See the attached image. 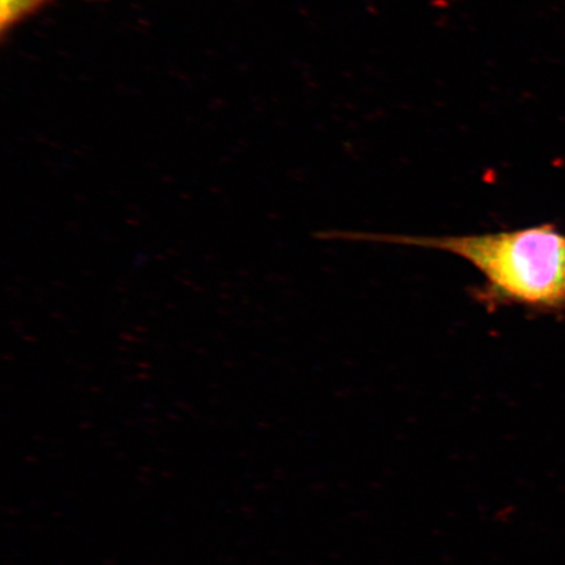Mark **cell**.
<instances>
[{"label":"cell","instance_id":"7a4b0ae2","mask_svg":"<svg viewBox=\"0 0 565 565\" xmlns=\"http://www.w3.org/2000/svg\"><path fill=\"white\" fill-rule=\"evenodd\" d=\"M58 0H0V38L4 42L46 7ZM84 2H110V0H84Z\"/></svg>","mask_w":565,"mask_h":565},{"label":"cell","instance_id":"6da1fadb","mask_svg":"<svg viewBox=\"0 0 565 565\" xmlns=\"http://www.w3.org/2000/svg\"><path fill=\"white\" fill-rule=\"evenodd\" d=\"M323 238L427 247L454 254L483 275L475 298L483 307L520 306L534 312L565 310V235L553 224L466 236H405L330 232Z\"/></svg>","mask_w":565,"mask_h":565}]
</instances>
